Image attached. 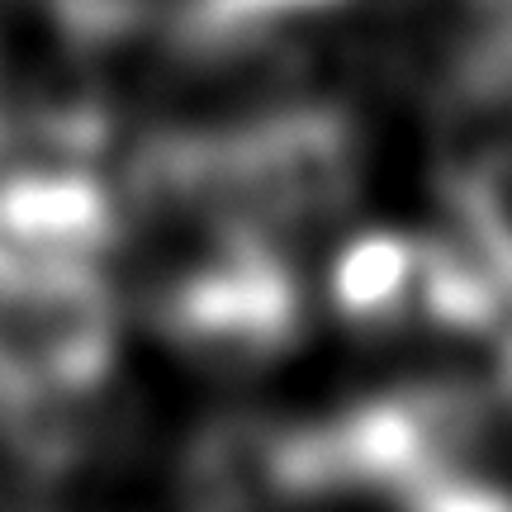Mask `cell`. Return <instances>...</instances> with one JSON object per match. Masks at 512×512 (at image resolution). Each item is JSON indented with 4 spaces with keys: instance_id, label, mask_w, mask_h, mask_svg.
I'll list each match as a JSON object with an SVG mask.
<instances>
[{
    "instance_id": "1",
    "label": "cell",
    "mask_w": 512,
    "mask_h": 512,
    "mask_svg": "<svg viewBox=\"0 0 512 512\" xmlns=\"http://www.w3.org/2000/svg\"><path fill=\"white\" fill-rule=\"evenodd\" d=\"M171 323L185 347H195L200 356L261 366L294 337V275L280 261L275 242L219 233V252L181 280L171 299Z\"/></svg>"
},
{
    "instance_id": "2",
    "label": "cell",
    "mask_w": 512,
    "mask_h": 512,
    "mask_svg": "<svg viewBox=\"0 0 512 512\" xmlns=\"http://www.w3.org/2000/svg\"><path fill=\"white\" fill-rule=\"evenodd\" d=\"M110 242V209L86 181L15 185L0 200V280L81 275Z\"/></svg>"
},
{
    "instance_id": "3",
    "label": "cell",
    "mask_w": 512,
    "mask_h": 512,
    "mask_svg": "<svg viewBox=\"0 0 512 512\" xmlns=\"http://www.w3.org/2000/svg\"><path fill=\"white\" fill-rule=\"evenodd\" d=\"M195 503H261L290 498V432L266 422H223L190 456Z\"/></svg>"
},
{
    "instance_id": "4",
    "label": "cell",
    "mask_w": 512,
    "mask_h": 512,
    "mask_svg": "<svg viewBox=\"0 0 512 512\" xmlns=\"http://www.w3.org/2000/svg\"><path fill=\"white\" fill-rule=\"evenodd\" d=\"M451 195L470 242L512 285V143L484 152L470 171H460Z\"/></svg>"
}]
</instances>
